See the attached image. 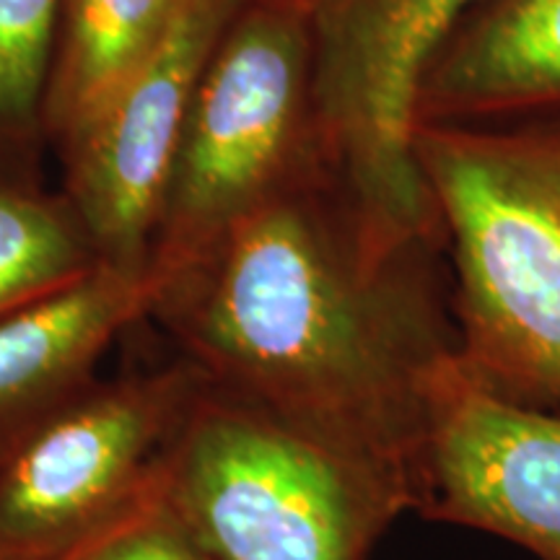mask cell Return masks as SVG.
Returning <instances> with one entry per match:
<instances>
[{
	"label": "cell",
	"mask_w": 560,
	"mask_h": 560,
	"mask_svg": "<svg viewBox=\"0 0 560 560\" xmlns=\"http://www.w3.org/2000/svg\"><path fill=\"white\" fill-rule=\"evenodd\" d=\"M164 462V459H161ZM50 560H210L179 520L164 488V472H153L140 493L112 520Z\"/></svg>",
	"instance_id": "5bb4252c"
},
{
	"label": "cell",
	"mask_w": 560,
	"mask_h": 560,
	"mask_svg": "<svg viewBox=\"0 0 560 560\" xmlns=\"http://www.w3.org/2000/svg\"><path fill=\"white\" fill-rule=\"evenodd\" d=\"M151 319L215 387L395 482L420 514L459 363L441 236L380 219L325 170L166 278Z\"/></svg>",
	"instance_id": "6da1fadb"
},
{
	"label": "cell",
	"mask_w": 560,
	"mask_h": 560,
	"mask_svg": "<svg viewBox=\"0 0 560 560\" xmlns=\"http://www.w3.org/2000/svg\"><path fill=\"white\" fill-rule=\"evenodd\" d=\"M325 170L312 11L244 0L187 112L149 268L159 289L236 221Z\"/></svg>",
	"instance_id": "277c9868"
},
{
	"label": "cell",
	"mask_w": 560,
	"mask_h": 560,
	"mask_svg": "<svg viewBox=\"0 0 560 560\" xmlns=\"http://www.w3.org/2000/svg\"><path fill=\"white\" fill-rule=\"evenodd\" d=\"M60 0H0V174L37 179Z\"/></svg>",
	"instance_id": "4fadbf2b"
},
{
	"label": "cell",
	"mask_w": 560,
	"mask_h": 560,
	"mask_svg": "<svg viewBox=\"0 0 560 560\" xmlns=\"http://www.w3.org/2000/svg\"><path fill=\"white\" fill-rule=\"evenodd\" d=\"M156 293L151 272L100 265L0 319V457L96 382L107 348L151 317Z\"/></svg>",
	"instance_id": "9c48e42d"
},
{
	"label": "cell",
	"mask_w": 560,
	"mask_h": 560,
	"mask_svg": "<svg viewBox=\"0 0 560 560\" xmlns=\"http://www.w3.org/2000/svg\"><path fill=\"white\" fill-rule=\"evenodd\" d=\"M270 3H283V5H293V9H301V11H314L322 0H270Z\"/></svg>",
	"instance_id": "9a60e30c"
},
{
	"label": "cell",
	"mask_w": 560,
	"mask_h": 560,
	"mask_svg": "<svg viewBox=\"0 0 560 560\" xmlns=\"http://www.w3.org/2000/svg\"><path fill=\"white\" fill-rule=\"evenodd\" d=\"M420 516L560 560V416L490 395L457 363L439 400Z\"/></svg>",
	"instance_id": "ba28073f"
},
{
	"label": "cell",
	"mask_w": 560,
	"mask_h": 560,
	"mask_svg": "<svg viewBox=\"0 0 560 560\" xmlns=\"http://www.w3.org/2000/svg\"><path fill=\"white\" fill-rule=\"evenodd\" d=\"M560 112V0H478L418 79L412 125Z\"/></svg>",
	"instance_id": "30bf717a"
},
{
	"label": "cell",
	"mask_w": 560,
	"mask_h": 560,
	"mask_svg": "<svg viewBox=\"0 0 560 560\" xmlns=\"http://www.w3.org/2000/svg\"><path fill=\"white\" fill-rule=\"evenodd\" d=\"M410 151L444 231L462 369L560 410V112L418 122Z\"/></svg>",
	"instance_id": "7a4b0ae2"
},
{
	"label": "cell",
	"mask_w": 560,
	"mask_h": 560,
	"mask_svg": "<svg viewBox=\"0 0 560 560\" xmlns=\"http://www.w3.org/2000/svg\"><path fill=\"white\" fill-rule=\"evenodd\" d=\"M100 255L62 192L0 174V319L100 268Z\"/></svg>",
	"instance_id": "7c38bea8"
},
{
	"label": "cell",
	"mask_w": 560,
	"mask_h": 560,
	"mask_svg": "<svg viewBox=\"0 0 560 560\" xmlns=\"http://www.w3.org/2000/svg\"><path fill=\"white\" fill-rule=\"evenodd\" d=\"M244 0H185L170 32L81 132L60 145L66 195L102 265L149 276L195 89Z\"/></svg>",
	"instance_id": "52a82bcc"
},
{
	"label": "cell",
	"mask_w": 560,
	"mask_h": 560,
	"mask_svg": "<svg viewBox=\"0 0 560 560\" xmlns=\"http://www.w3.org/2000/svg\"><path fill=\"white\" fill-rule=\"evenodd\" d=\"M478 0H322L312 11L322 156L380 219L444 240L410 151L425 60Z\"/></svg>",
	"instance_id": "8992f818"
},
{
	"label": "cell",
	"mask_w": 560,
	"mask_h": 560,
	"mask_svg": "<svg viewBox=\"0 0 560 560\" xmlns=\"http://www.w3.org/2000/svg\"><path fill=\"white\" fill-rule=\"evenodd\" d=\"M182 355L96 380L0 457V560H50L149 486L198 395Z\"/></svg>",
	"instance_id": "5b68a950"
},
{
	"label": "cell",
	"mask_w": 560,
	"mask_h": 560,
	"mask_svg": "<svg viewBox=\"0 0 560 560\" xmlns=\"http://www.w3.org/2000/svg\"><path fill=\"white\" fill-rule=\"evenodd\" d=\"M210 560H366L408 493L231 392L202 384L161 462Z\"/></svg>",
	"instance_id": "3957f363"
},
{
	"label": "cell",
	"mask_w": 560,
	"mask_h": 560,
	"mask_svg": "<svg viewBox=\"0 0 560 560\" xmlns=\"http://www.w3.org/2000/svg\"><path fill=\"white\" fill-rule=\"evenodd\" d=\"M185 0H60L50 81L47 143L60 149L149 60Z\"/></svg>",
	"instance_id": "8fae6325"
}]
</instances>
